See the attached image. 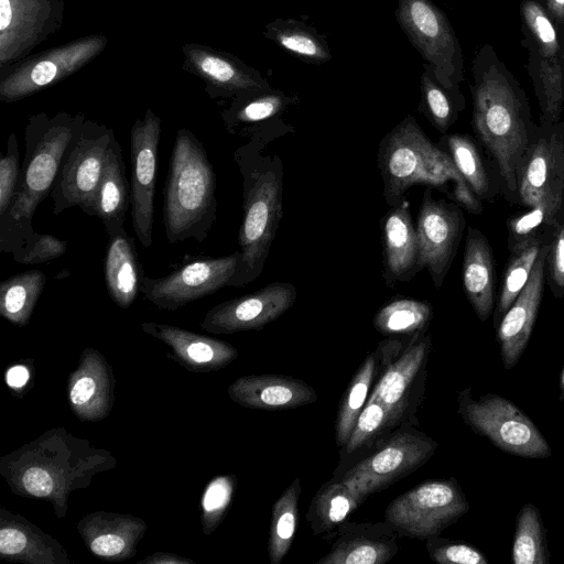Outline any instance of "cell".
<instances>
[{
    "mask_svg": "<svg viewBox=\"0 0 564 564\" xmlns=\"http://www.w3.org/2000/svg\"><path fill=\"white\" fill-rule=\"evenodd\" d=\"M463 285L477 317L486 322L495 305V259L487 238L471 226L468 227L464 249Z\"/></svg>",
    "mask_w": 564,
    "mask_h": 564,
    "instance_id": "f1b7e54d",
    "label": "cell"
},
{
    "mask_svg": "<svg viewBox=\"0 0 564 564\" xmlns=\"http://www.w3.org/2000/svg\"><path fill=\"white\" fill-rule=\"evenodd\" d=\"M377 358L375 352L369 354L351 378L341 401L338 405L335 438L338 448H341L365 408L376 376Z\"/></svg>",
    "mask_w": 564,
    "mask_h": 564,
    "instance_id": "74e56055",
    "label": "cell"
},
{
    "mask_svg": "<svg viewBox=\"0 0 564 564\" xmlns=\"http://www.w3.org/2000/svg\"><path fill=\"white\" fill-rule=\"evenodd\" d=\"M141 327L169 346L171 356L191 371H216L238 357L234 346L214 337L154 322L142 323Z\"/></svg>",
    "mask_w": 564,
    "mask_h": 564,
    "instance_id": "484cf974",
    "label": "cell"
},
{
    "mask_svg": "<svg viewBox=\"0 0 564 564\" xmlns=\"http://www.w3.org/2000/svg\"><path fill=\"white\" fill-rule=\"evenodd\" d=\"M469 511V502L454 477L422 481L395 497L384 520L399 538L426 540L440 535Z\"/></svg>",
    "mask_w": 564,
    "mask_h": 564,
    "instance_id": "7c38bea8",
    "label": "cell"
},
{
    "mask_svg": "<svg viewBox=\"0 0 564 564\" xmlns=\"http://www.w3.org/2000/svg\"><path fill=\"white\" fill-rule=\"evenodd\" d=\"M0 556L26 564H70L56 539L3 507L0 508Z\"/></svg>",
    "mask_w": 564,
    "mask_h": 564,
    "instance_id": "4316f807",
    "label": "cell"
},
{
    "mask_svg": "<svg viewBox=\"0 0 564 564\" xmlns=\"http://www.w3.org/2000/svg\"><path fill=\"white\" fill-rule=\"evenodd\" d=\"M444 141L446 153L470 189L478 198L489 200L496 191L475 142L469 135L459 133L446 135Z\"/></svg>",
    "mask_w": 564,
    "mask_h": 564,
    "instance_id": "b9f144b4",
    "label": "cell"
},
{
    "mask_svg": "<svg viewBox=\"0 0 564 564\" xmlns=\"http://www.w3.org/2000/svg\"><path fill=\"white\" fill-rule=\"evenodd\" d=\"M421 79L422 104L426 117L441 132L455 122L458 108L449 93L436 80L429 65Z\"/></svg>",
    "mask_w": 564,
    "mask_h": 564,
    "instance_id": "ee69618b",
    "label": "cell"
},
{
    "mask_svg": "<svg viewBox=\"0 0 564 564\" xmlns=\"http://www.w3.org/2000/svg\"><path fill=\"white\" fill-rule=\"evenodd\" d=\"M238 260V251L226 257L195 258L162 278L144 274L140 292L156 307L175 311L227 286Z\"/></svg>",
    "mask_w": 564,
    "mask_h": 564,
    "instance_id": "9a60e30c",
    "label": "cell"
},
{
    "mask_svg": "<svg viewBox=\"0 0 564 564\" xmlns=\"http://www.w3.org/2000/svg\"><path fill=\"white\" fill-rule=\"evenodd\" d=\"M77 530L95 556L118 562L135 555L147 523L131 514L95 511L78 522Z\"/></svg>",
    "mask_w": 564,
    "mask_h": 564,
    "instance_id": "cb8c5ba5",
    "label": "cell"
},
{
    "mask_svg": "<svg viewBox=\"0 0 564 564\" xmlns=\"http://www.w3.org/2000/svg\"><path fill=\"white\" fill-rule=\"evenodd\" d=\"M564 209V208H563ZM550 205H536L508 220V249L520 247L528 240L546 235L563 210Z\"/></svg>",
    "mask_w": 564,
    "mask_h": 564,
    "instance_id": "f6af8a7d",
    "label": "cell"
},
{
    "mask_svg": "<svg viewBox=\"0 0 564 564\" xmlns=\"http://www.w3.org/2000/svg\"><path fill=\"white\" fill-rule=\"evenodd\" d=\"M104 275L112 302L120 308L130 307L140 292L144 271L134 240L124 229L108 237Z\"/></svg>",
    "mask_w": 564,
    "mask_h": 564,
    "instance_id": "f546056e",
    "label": "cell"
},
{
    "mask_svg": "<svg viewBox=\"0 0 564 564\" xmlns=\"http://www.w3.org/2000/svg\"><path fill=\"white\" fill-rule=\"evenodd\" d=\"M69 405L82 421L108 416L115 402V377L110 365L94 348H86L67 382Z\"/></svg>",
    "mask_w": 564,
    "mask_h": 564,
    "instance_id": "603a6c76",
    "label": "cell"
},
{
    "mask_svg": "<svg viewBox=\"0 0 564 564\" xmlns=\"http://www.w3.org/2000/svg\"><path fill=\"white\" fill-rule=\"evenodd\" d=\"M227 392L241 406L267 411L296 409L317 400L308 383L284 375L242 376L228 387Z\"/></svg>",
    "mask_w": 564,
    "mask_h": 564,
    "instance_id": "d4e9b609",
    "label": "cell"
},
{
    "mask_svg": "<svg viewBox=\"0 0 564 564\" xmlns=\"http://www.w3.org/2000/svg\"><path fill=\"white\" fill-rule=\"evenodd\" d=\"M558 388H560V401H563L564 400V367L560 375Z\"/></svg>",
    "mask_w": 564,
    "mask_h": 564,
    "instance_id": "11a10c76",
    "label": "cell"
},
{
    "mask_svg": "<svg viewBox=\"0 0 564 564\" xmlns=\"http://www.w3.org/2000/svg\"><path fill=\"white\" fill-rule=\"evenodd\" d=\"M265 36L306 63L322 64L332 58L323 37L299 21L274 20L265 25Z\"/></svg>",
    "mask_w": 564,
    "mask_h": 564,
    "instance_id": "e575fe53",
    "label": "cell"
},
{
    "mask_svg": "<svg viewBox=\"0 0 564 564\" xmlns=\"http://www.w3.org/2000/svg\"><path fill=\"white\" fill-rule=\"evenodd\" d=\"M129 205L130 188L126 175V163L121 145L115 137L108 150L107 163L96 199V216L101 220L108 237L124 229Z\"/></svg>",
    "mask_w": 564,
    "mask_h": 564,
    "instance_id": "4dcf8cb0",
    "label": "cell"
},
{
    "mask_svg": "<svg viewBox=\"0 0 564 564\" xmlns=\"http://www.w3.org/2000/svg\"><path fill=\"white\" fill-rule=\"evenodd\" d=\"M86 117L59 111L31 115L24 131V158L13 200L0 218V251L13 253L29 243L34 234L33 216L51 194L61 161Z\"/></svg>",
    "mask_w": 564,
    "mask_h": 564,
    "instance_id": "3957f363",
    "label": "cell"
},
{
    "mask_svg": "<svg viewBox=\"0 0 564 564\" xmlns=\"http://www.w3.org/2000/svg\"><path fill=\"white\" fill-rule=\"evenodd\" d=\"M433 317L430 303L399 299L381 307L373 318V327L388 337L412 336L425 333Z\"/></svg>",
    "mask_w": 564,
    "mask_h": 564,
    "instance_id": "f35d334b",
    "label": "cell"
},
{
    "mask_svg": "<svg viewBox=\"0 0 564 564\" xmlns=\"http://www.w3.org/2000/svg\"><path fill=\"white\" fill-rule=\"evenodd\" d=\"M296 300V289L291 283H271L239 297L210 308L200 327L212 334H234L261 329L282 314Z\"/></svg>",
    "mask_w": 564,
    "mask_h": 564,
    "instance_id": "d6986e66",
    "label": "cell"
},
{
    "mask_svg": "<svg viewBox=\"0 0 564 564\" xmlns=\"http://www.w3.org/2000/svg\"><path fill=\"white\" fill-rule=\"evenodd\" d=\"M46 275L40 270L14 274L0 283V315L17 326H25L36 306Z\"/></svg>",
    "mask_w": 564,
    "mask_h": 564,
    "instance_id": "836d02e7",
    "label": "cell"
},
{
    "mask_svg": "<svg viewBox=\"0 0 564 564\" xmlns=\"http://www.w3.org/2000/svg\"><path fill=\"white\" fill-rule=\"evenodd\" d=\"M547 283L557 299L564 295V209L550 229V247L546 257Z\"/></svg>",
    "mask_w": 564,
    "mask_h": 564,
    "instance_id": "c3c4849f",
    "label": "cell"
},
{
    "mask_svg": "<svg viewBox=\"0 0 564 564\" xmlns=\"http://www.w3.org/2000/svg\"><path fill=\"white\" fill-rule=\"evenodd\" d=\"M183 68L205 82L210 98H239L270 90L256 69L230 53L199 43L182 47Z\"/></svg>",
    "mask_w": 564,
    "mask_h": 564,
    "instance_id": "ffe728a7",
    "label": "cell"
},
{
    "mask_svg": "<svg viewBox=\"0 0 564 564\" xmlns=\"http://www.w3.org/2000/svg\"><path fill=\"white\" fill-rule=\"evenodd\" d=\"M457 413L475 434L498 449L523 458H549L552 448L534 422L507 398L487 393L474 399L471 388L457 393Z\"/></svg>",
    "mask_w": 564,
    "mask_h": 564,
    "instance_id": "30bf717a",
    "label": "cell"
},
{
    "mask_svg": "<svg viewBox=\"0 0 564 564\" xmlns=\"http://www.w3.org/2000/svg\"><path fill=\"white\" fill-rule=\"evenodd\" d=\"M256 154L251 144L235 153L243 177V217L238 234L239 260L227 286H245L261 274L282 216L281 170Z\"/></svg>",
    "mask_w": 564,
    "mask_h": 564,
    "instance_id": "8992f818",
    "label": "cell"
},
{
    "mask_svg": "<svg viewBox=\"0 0 564 564\" xmlns=\"http://www.w3.org/2000/svg\"><path fill=\"white\" fill-rule=\"evenodd\" d=\"M426 551L438 564H488L487 556L475 545L434 535L425 540Z\"/></svg>",
    "mask_w": 564,
    "mask_h": 564,
    "instance_id": "7dc6e473",
    "label": "cell"
},
{
    "mask_svg": "<svg viewBox=\"0 0 564 564\" xmlns=\"http://www.w3.org/2000/svg\"><path fill=\"white\" fill-rule=\"evenodd\" d=\"M107 44L104 34L86 35L32 54L2 69L0 100L19 101L64 80L96 58Z\"/></svg>",
    "mask_w": 564,
    "mask_h": 564,
    "instance_id": "4fadbf2b",
    "label": "cell"
},
{
    "mask_svg": "<svg viewBox=\"0 0 564 564\" xmlns=\"http://www.w3.org/2000/svg\"><path fill=\"white\" fill-rule=\"evenodd\" d=\"M115 466L109 452L58 427L3 456L0 473L13 494L47 499L57 517L63 518L69 495L89 486L96 474Z\"/></svg>",
    "mask_w": 564,
    "mask_h": 564,
    "instance_id": "7a4b0ae2",
    "label": "cell"
},
{
    "mask_svg": "<svg viewBox=\"0 0 564 564\" xmlns=\"http://www.w3.org/2000/svg\"><path fill=\"white\" fill-rule=\"evenodd\" d=\"M30 379L29 369L25 366L17 365L8 369L6 375L7 384L11 389L23 388Z\"/></svg>",
    "mask_w": 564,
    "mask_h": 564,
    "instance_id": "f5cc1de1",
    "label": "cell"
},
{
    "mask_svg": "<svg viewBox=\"0 0 564 564\" xmlns=\"http://www.w3.org/2000/svg\"><path fill=\"white\" fill-rule=\"evenodd\" d=\"M286 97L278 91H263L239 98L221 111L228 130L242 123H254L272 118L286 106Z\"/></svg>",
    "mask_w": 564,
    "mask_h": 564,
    "instance_id": "7bdbcfd3",
    "label": "cell"
},
{
    "mask_svg": "<svg viewBox=\"0 0 564 564\" xmlns=\"http://www.w3.org/2000/svg\"><path fill=\"white\" fill-rule=\"evenodd\" d=\"M511 555L514 564L550 563L542 516L540 510L530 502L524 503L517 514Z\"/></svg>",
    "mask_w": 564,
    "mask_h": 564,
    "instance_id": "ab89813d",
    "label": "cell"
},
{
    "mask_svg": "<svg viewBox=\"0 0 564 564\" xmlns=\"http://www.w3.org/2000/svg\"><path fill=\"white\" fill-rule=\"evenodd\" d=\"M300 495L301 481L295 478L272 507L268 539L271 564H280L293 543L299 522Z\"/></svg>",
    "mask_w": 564,
    "mask_h": 564,
    "instance_id": "8d00e7d4",
    "label": "cell"
},
{
    "mask_svg": "<svg viewBox=\"0 0 564 564\" xmlns=\"http://www.w3.org/2000/svg\"><path fill=\"white\" fill-rule=\"evenodd\" d=\"M431 346V336L425 332L390 337L373 351L377 367L368 399L386 408L394 427L403 422L417 424L415 414L425 391Z\"/></svg>",
    "mask_w": 564,
    "mask_h": 564,
    "instance_id": "52a82bcc",
    "label": "cell"
},
{
    "mask_svg": "<svg viewBox=\"0 0 564 564\" xmlns=\"http://www.w3.org/2000/svg\"><path fill=\"white\" fill-rule=\"evenodd\" d=\"M542 6L561 34L564 31V0H542Z\"/></svg>",
    "mask_w": 564,
    "mask_h": 564,
    "instance_id": "816d5d0a",
    "label": "cell"
},
{
    "mask_svg": "<svg viewBox=\"0 0 564 564\" xmlns=\"http://www.w3.org/2000/svg\"><path fill=\"white\" fill-rule=\"evenodd\" d=\"M236 476H217L206 487L202 498V525L210 534L223 521L234 496Z\"/></svg>",
    "mask_w": 564,
    "mask_h": 564,
    "instance_id": "bcb514c9",
    "label": "cell"
},
{
    "mask_svg": "<svg viewBox=\"0 0 564 564\" xmlns=\"http://www.w3.org/2000/svg\"><path fill=\"white\" fill-rule=\"evenodd\" d=\"M395 14L436 80L453 97L458 110H463L465 99L459 90L464 79L463 53L444 12L431 0H398Z\"/></svg>",
    "mask_w": 564,
    "mask_h": 564,
    "instance_id": "8fae6325",
    "label": "cell"
},
{
    "mask_svg": "<svg viewBox=\"0 0 564 564\" xmlns=\"http://www.w3.org/2000/svg\"><path fill=\"white\" fill-rule=\"evenodd\" d=\"M471 75L474 131L497 164L507 199L518 203V171L538 128L525 91L490 44L476 53Z\"/></svg>",
    "mask_w": 564,
    "mask_h": 564,
    "instance_id": "6da1fadb",
    "label": "cell"
},
{
    "mask_svg": "<svg viewBox=\"0 0 564 564\" xmlns=\"http://www.w3.org/2000/svg\"><path fill=\"white\" fill-rule=\"evenodd\" d=\"M394 429L386 408L377 400L368 399L346 444L340 448L338 468L356 460V457H364Z\"/></svg>",
    "mask_w": 564,
    "mask_h": 564,
    "instance_id": "d590c367",
    "label": "cell"
},
{
    "mask_svg": "<svg viewBox=\"0 0 564 564\" xmlns=\"http://www.w3.org/2000/svg\"><path fill=\"white\" fill-rule=\"evenodd\" d=\"M333 536L329 551L316 564H386L399 551V535L386 520L345 521Z\"/></svg>",
    "mask_w": 564,
    "mask_h": 564,
    "instance_id": "7402d4cb",
    "label": "cell"
},
{
    "mask_svg": "<svg viewBox=\"0 0 564 564\" xmlns=\"http://www.w3.org/2000/svg\"><path fill=\"white\" fill-rule=\"evenodd\" d=\"M549 235L550 231L546 235L534 237L520 247L509 251V261L502 279L496 310L494 312V319L497 326L505 313L525 286L538 254L543 243L547 240Z\"/></svg>",
    "mask_w": 564,
    "mask_h": 564,
    "instance_id": "60d3db41",
    "label": "cell"
},
{
    "mask_svg": "<svg viewBox=\"0 0 564 564\" xmlns=\"http://www.w3.org/2000/svg\"><path fill=\"white\" fill-rule=\"evenodd\" d=\"M362 503L340 477H334L314 495L306 520L314 535L329 533L347 521Z\"/></svg>",
    "mask_w": 564,
    "mask_h": 564,
    "instance_id": "d6a6232c",
    "label": "cell"
},
{
    "mask_svg": "<svg viewBox=\"0 0 564 564\" xmlns=\"http://www.w3.org/2000/svg\"><path fill=\"white\" fill-rule=\"evenodd\" d=\"M161 118L147 109L130 131L131 184L130 206L133 231L145 248L152 245L154 195L158 173Z\"/></svg>",
    "mask_w": 564,
    "mask_h": 564,
    "instance_id": "e0dca14e",
    "label": "cell"
},
{
    "mask_svg": "<svg viewBox=\"0 0 564 564\" xmlns=\"http://www.w3.org/2000/svg\"><path fill=\"white\" fill-rule=\"evenodd\" d=\"M528 51V73L540 106V124L558 122L564 109V56L539 52L522 40Z\"/></svg>",
    "mask_w": 564,
    "mask_h": 564,
    "instance_id": "1f68e13d",
    "label": "cell"
},
{
    "mask_svg": "<svg viewBox=\"0 0 564 564\" xmlns=\"http://www.w3.org/2000/svg\"><path fill=\"white\" fill-rule=\"evenodd\" d=\"M384 278L392 286L412 279L419 269V240L409 202L393 206L382 220Z\"/></svg>",
    "mask_w": 564,
    "mask_h": 564,
    "instance_id": "83f0119b",
    "label": "cell"
},
{
    "mask_svg": "<svg viewBox=\"0 0 564 564\" xmlns=\"http://www.w3.org/2000/svg\"><path fill=\"white\" fill-rule=\"evenodd\" d=\"M67 241L48 234L35 232L32 240L12 253V259L21 264H39L62 257Z\"/></svg>",
    "mask_w": 564,
    "mask_h": 564,
    "instance_id": "f907efd6",
    "label": "cell"
},
{
    "mask_svg": "<svg viewBox=\"0 0 564 564\" xmlns=\"http://www.w3.org/2000/svg\"><path fill=\"white\" fill-rule=\"evenodd\" d=\"M518 203L564 208V120L539 124L517 176Z\"/></svg>",
    "mask_w": 564,
    "mask_h": 564,
    "instance_id": "5bb4252c",
    "label": "cell"
},
{
    "mask_svg": "<svg viewBox=\"0 0 564 564\" xmlns=\"http://www.w3.org/2000/svg\"><path fill=\"white\" fill-rule=\"evenodd\" d=\"M63 20L64 0H0V70L32 55Z\"/></svg>",
    "mask_w": 564,
    "mask_h": 564,
    "instance_id": "2e32d148",
    "label": "cell"
},
{
    "mask_svg": "<svg viewBox=\"0 0 564 564\" xmlns=\"http://www.w3.org/2000/svg\"><path fill=\"white\" fill-rule=\"evenodd\" d=\"M383 180V194L393 207L415 184L444 187L453 184L452 197L469 213L480 214L482 205L470 189L454 162L431 142L415 119L408 116L381 141L378 156Z\"/></svg>",
    "mask_w": 564,
    "mask_h": 564,
    "instance_id": "277c9868",
    "label": "cell"
},
{
    "mask_svg": "<svg viewBox=\"0 0 564 564\" xmlns=\"http://www.w3.org/2000/svg\"><path fill=\"white\" fill-rule=\"evenodd\" d=\"M437 446L416 423L403 422L339 477L365 502L423 466Z\"/></svg>",
    "mask_w": 564,
    "mask_h": 564,
    "instance_id": "ba28073f",
    "label": "cell"
},
{
    "mask_svg": "<svg viewBox=\"0 0 564 564\" xmlns=\"http://www.w3.org/2000/svg\"><path fill=\"white\" fill-rule=\"evenodd\" d=\"M193 564V561L189 558L181 557L180 555L171 554V553H154L151 556L140 561L138 564Z\"/></svg>",
    "mask_w": 564,
    "mask_h": 564,
    "instance_id": "db71d44e",
    "label": "cell"
},
{
    "mask_svg": "<svg viewBox=\"0 0 564 564\" xmlns=\"http://www.w3.org/2000/svg\"><path fill=\"white\" fill-rule=\"evenodd\" d=\"M115 132L86 118L69 142L51 192L53 213L78 207L96 216V199Z\"/></svg>",
    "mask_w": 564,
    "mask_h": 564,
    "instance_id": "9c48e42d",
    "label": "cell"
},
{
    "mask_svg": "<svg viewBox=\"0 0 564 564\" xmlns=\"http://www.w3.org/2000/svg\"><path fill=\"white\" fill-rule=\"evenodd\" d=\"M216 176L207 152L188 129L176 132L163 189V223L169 242H202L217 215Z\"/></svg>",
    "mask_w": 564,
    "mask_h": 564,
    "instance_id": "5b68a950",
    "label": "cell"
},
{
    "mask_svg": "<svg viewBox=\"0 0 564 564\" xmlns=\"http://www.w3.org/2000/svg\"><path fill=\"white\" fill-rule=\"evenodd\" d=\"M549 247L550 235L538 254L525 286L498 324L497 340L506 370L518 364L531 338L542 299Z\"/></svg>",
    "mask_w": 564,
    "mask_h": 564,
    "instance_id": "44dd1931",
    "label": "cell"
},
{
    "mask_svg": "<svg viewBox=\"0 0 564 564\" xmlns=\"http://www.w3.org/2000/svg\"><path fill=\"white\" fill-rule=\"evenodd\" d=\"M560 36H561L563 48H564V31L560 34Z\"/></svg>",
    "mask_w": 564,
    "mask_h": 564,
    "instance_id": "9f6ffc18",
    "label": "cell"
},
{
    "mask_svg": "<svg viewBox=\"0 0 564 564\" xmlns=\"http://www.w3.org/2000/svg\"><path fill=\"white\" fill-rule=\"evenodd\" d=\"M19 143L11 132L7 142V152L0 159V218L8 212L19 182Z\"/></svg>",
    "mask_w": 564,
    "mask_h": 564,
    "instance_id": "681fc988",
    "label": "cell"
},
{
    "mask_svg": "<svg viewBox=\"0 0 564 564\" xmlns=\"http://www.w3.org/2000/svg\"><path fill=\"white\" fill-rule=\"evenodd\" d=\"M466 221L454 204L435 200L430 189L423 194L416 218L419 269L426 268L434 285L441 288L456 254Z\"/></svg>",
    "mask_w": 564,
    "mask_h": 564,
    "instance_id": "ac0fdd59",
    "label": "cell"
}]
</instances>
